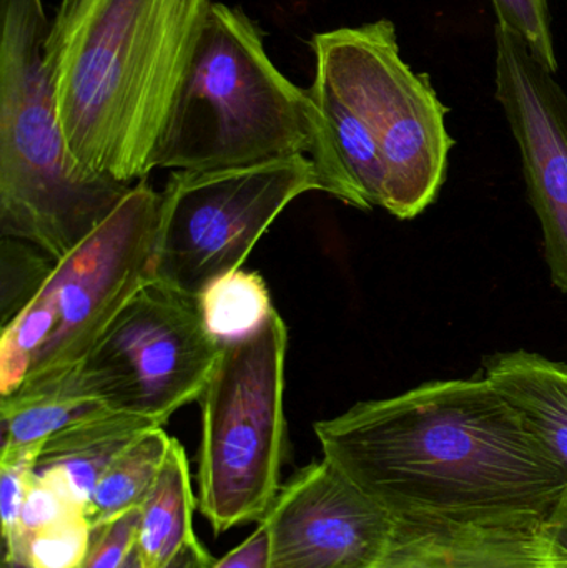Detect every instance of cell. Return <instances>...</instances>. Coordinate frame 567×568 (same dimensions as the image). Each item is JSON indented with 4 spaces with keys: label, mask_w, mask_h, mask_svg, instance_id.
<instances>
[{
    "label": "cell",
    "mask_w": 567,
    "mask_h": 568,
    "mask_svg": "<svg viewBox=\"0 0 567 568\" xmlns=\"http://www.w3.org/2000/svg\"><path fill=\"white\" fill-rule=\"evenodd\" d=\"M318 136L312 95L272 62L260 23L212 0L155 169L209 172L312 156Z\"/></svg>",
    "instance_id": "3"
},
{
    "label": "cell",
    "mask_w": 567,
    "mask_h": 568,
    "mask_svg": "<svg viewBox=\"0 0 567 568\" xmlns=\"http://www.w3.org/2000/svg\"><path fill=\"white\" fill-rule=\"evenodd\" d=\"M328 460L398 524L545 526L567 469L485 377L429 381L313 426Z\"/></svg>",
    "instance_id": "1"
},
{
    "label": "cell",
    "mask_w": 567,
    "mask_h": 568,
    "mask_svg": "<svg viewBox=\"0 0 567 568\" xmlns=\"http://www.w3.org/2000/svg\"><path fill=\"white\" fill-rule=\"evenodd\" d=\"M49 29L43 0H0V233L57 262L133 185L90 179L73 163L45 65Z\"/></svg>",
    "instance_id": "4"
},
{
    "label": "cell",
    "mask_w": 567,
    "mask_h": 568,
    "mask_svg": "<svg viewBox=\"0 0 567 568\" xmlns=\"http://www.w3.org/2000/svg\"><path fill=\"white\" fill-rule=\"evenodd\" d=\"M77 514H85V506L69 480L59 470H33L20 510L19 534L13 540L27 539Z\"/></svg>",
    "instance_id": "21"
},
{
    "label": "cell",
    "mask_w": 567,
    "mask_h": 568,
    "mask_svg": "<svg viewBox=\"0 0 567 568\" xmlns=\"http://www.w3.org/2000/svg\"><path fill=\"white\" fill-rule=\"evenodd\" d=\"M286 351L288 327L275 310L259 333L223 346L200 397L196 504L215 534L262 523L282 490Z\"/></svg>",
    "instance_id": "6"
},
{
    "label": "cell",
    "mask_w": 567,
    "mask_h": 568,
    "mask_svg": "<svg viewBox=\"0 0 567 568\" xmlns=\"http://www.w3.org/2000/svg\"><path fill=\"white\" fill-rule=\"evenodd\" d=\"M17 540H22L27 557L36 568H79L92 544V527L85 514H77Z\"/></svg>",
    "instance_id": "22"
},
{
    "label": "cell",
    "mask_w": 567,
    "mask_h": 568,
    "mask_svg": "<svg viewBox=\"0 0 567 568\" xmlns=\"http://www.w3.org/2000/svg\"><path fill=\"white\" fill-rule=\"evenodd\" d=\"M122 568H142V562H140L139 552H136L135 547H133L132 552L126 557Z\"/></svg>",
    "instance_id": "29"
},
{
    "label": "cell",
    "mask_w": 567,
    "mask_h": 568,
    "mask_svg": "<svg viewBox=\"0 0 567 568\" xmlns=\"http://www.w3.org/2000/svg\"><path fill=\"white\" fill-rule=\"evenodd\" d=\"M103 409L79 366L57 379L22 387L0 397L2 450L42 447L53 434Z\"/></svg>",
    "instance_id": "16"
},
{
    "label": "cell",
    "mask_w": 567,
    "mask_h": 568,
    "mask_svg": "<svg viewBox=\"0 0 567 568\" xmlns=\"http://www.w3.org/2000/svg\"><path fill=\"white\" fill-rule=\"evenodd\" d=\"M320 113V136L310 159L323 192L358 210L386 206L385 162L365 123L322 80L308 89Z\"/></svg>",
    "instance_id": "13"
},
{
    "label": "cell",
    "mask_w": 567,
    "mask_h": 568,
    "mask_svg": "<svg viewBox=\"0 0 567 568\" xmlns=\"http://www.w3.org/2000/svg\"><path fill=\"white\" fill-rule=\"evenodd\" d=\"M196 301L206 331L222 346L259 333L275 311L265 280L243 268L210 283Z\"/></svg>",
    "instance_id": "19"
},
{
    "label": "cell",
    "mask_w": 567,
    "mask_h": 568,
    "mask_svg": "<svg viewBox=\"0 0 567 568\" xmlns=\"http://www.w3.org/2000/svg\"><path fill=\"white\" fill-rule=\"evenodd\" d=\"M315 77L365 123L385 162L386 212L422 215L438 199L453 142L428 75L402 59L395 23L379 19L312 37Z\"/></svg>",
    "instance_id": "7"
},
{
    "label": "cell",
    "mask_w": 567,
    "mask_h": 568,
    "mask_svg": "<svg viewBox=\"0 0 567 568\" xmlns=\"http://www.w3.org/2000/svg\"><path fill=\"white\" fill-rule=\"evenodd\" d=\"M155 427L160 426L152 420L107 407L49 437L37 457L36 470H59L87 507L113 460Z\"/></svg>",
    "instance_id": "15"
},
{
    "label": "cell",
    "mask_w": 567,
    "mask_h": 568,
    "mask_svg": "<svg viewBox=\"0 0 567 568\" xmlns=\"http://www.w3.org/2000/svg\"><path fill=\"white\" fill-rule=\"evenodd\" d=\"M53 260L30 243L2 236L0 246V311L6 326L40 290Z\"/></svg>",
    "instance_id": "20"
},
{
    "label": "cell",
    "mask_w": 567,
    "mask_h": 568,
    "mask_svg": "<svg viewBox=\"0 0 567 568\" xmlns=\"http://www.w3.org/2000/svg\"><path fill=\"white\" fill-rule=\"evenodd\" d=\"M172 439L163 427H155L113 460L87 503L85 517L92 530L145 504Z\"/></svg>",
    "instance_id": "18"
},
{
    "label": "cell",
    "mask_w": 567,
    "mask_h": 568,
    "mask_svg": "<svg viewBox=\"0 0 567 568\" xmlns=\"http://www.w3.org/2000/svg\"><path fill=\"white\" fill-rule=\"evenodd\" d=\"M551 568H567V490L545 524Z\"/></svg>",
    "instance_id": "26"
},
{
    "label": "cell",
    "mask_w": 567,
    "mask_h": 568,
    "mask_svg": "<svg viewBox=\"0 0 567 568\" xmlns=\"http://www.w3.org/2000/svg\"><path fill=\"white\" fill-rule=\"evenodd\" d=\"M213 564L215 559L196 537L185 544L162 568H212Z\"/></svg>",
    "instance_id": "27"
},
{
    "label": "cell",
    "mask_w": 567,
    "mask_h": 568,
    "mask_svg": "<svg viewBox=\"0 0 567 568\" xmlns=\"http://www.w3.org/2000/svg\"><path fill=\"white\" fill-rule=\"evenodd\" d=\"M160 193L135 183L112 213L53 263L32 300L2 326L0 397L57 379L82 363L150 282Z\"/></svg>",
    "instance_id": "5"
},
{
    "label": "cell",
    "mask_w": 567,
    "mask_h": 568,
    "mask_svg": "<svg viewBox=\"0 0 567 568\" xmlns=\"http://www.w3.org/2000/svg\"><path fill=\"white\" fill-rule=\"evenodd\" d=\"M222 344L203 324L195 296L146 282L79 364L109 409L163 427L205 393Z\"/></svg>",
    "instance_id": "9"
},
{
    "label": "cell",
    "mask_w": 567,
    "mask_h": 568,
    "mask_svg": "<svg viewBox=\"0 0 567 568\" xmlns=\"http://www.w3.org/2000/svg\"><path fill=\"white\" fill-rule=\"evenodd\" d=\"M270 536L263 524L239 547L215 560L212 568H269Z\"/></svg>",
    "instance_id": "25"
},
{
    "label": "cell",
    "mask_w": 567,
    "mask_h": 568,
    "mask_svg": "<svg viewBox=\"0 0 567 568\" xmlns=\"http://www.w3.org/2000/svg\"><path fill=\"white\" fill-rule=\"evenodd\" d=\"M482 376L567 469V364L531 351H506L483 359Z\"/></svg>",
    "instance_id": "14"
},
{
    "label": "cell",
    "mask_w": 567,
    "mask_h": 568,
    "mask_svg": "<svg viewBox=\"0 0 567 568\" xmlns=\"http://www.w3.org/2000/svg\"><path fill=\"white\" fill-rule=\"evenodd\" d=\"M378 568H551L545 526L488 529L398 524Z\"/></svg>",
    "instance_id": "12"
},
{
    "label": "cell",
    "mask_w": 567,
    "mask_h": 568,
    "mask_svg": "<svg viewBox=\"0 0 567 568\" xmlns=\"http://www.w3.org/2000/svg\"><path fill=\"white\" fill-rule=\"evenodd\" d=\"M269 568H378L398 523L326 459L300 469L263 517Z\"/></svg>",
    "instance_id": "10"
},
{
    "label": "cell",
    "mask_w": 567,
    "mask_h": 568,
    "mask_svg": "<svg viewBox=\"0 0 567 568\" xmlns=\"http://www.w3.org/2000/svg\"><path fill=\"white\" fill-rule=\"evenodd\" d=\"M142 507L92 530L89 554L79 568H122L135 547Z\"/></svg>",
    "instance_id": "24"
},
{
    "label": "cell",
    "mask_w": 567,
    "mask_h": 568,
    "mask_svg": "<svg viewBox=\"0 0 567 568\" xmlns=\"http://www.w3.org/2000/svg\"><path fill=\"white\" fill-rule=\"evenodd\" d=\"M6 556H3V568H36L30 564L29 557H27L26 546L22 540H16V542L3 546Z\"/></svg>",
    "instance_id": "28"
},
{
    "label": "cell",
    "mask_w": 567,
    "mask_h": 568,
    "mask_svg": "<svg viewBox=\"0 0 567 568\" xmlns=\"http://www.w3.org/2000/svg\"><path fill=\"white\" fill-rule=\"evenodd\" d=\"M212 0H60L45 40L77 169L135 185L156 153Z\"/></svg>",
    "instance_id": "2"
},
{
    "label": "cell",
    "mask_w": 567,
    "mask_h": 568,
    "mask_svg": "<svg viewBox=\"0 0 567 568\" xmlns=\"http://www.w3.org/2000/svg\"><path fill=\"white\" fill-rule=\"evenodd\" d=\"M323 192L310 156L239 169L173 172L160 193L150 280L199 296L242 268L286 206Z\"/></svg>",
    "instance_id": "8"
},
{
    "label": "cell",
    "mask_w": 567,
    "mask_h": 568,
    "mask_svg": "<svg viewBox=\"0 0 567 568\" xmlns=\"http://www.w3.org/2000/svg\"><path fill=\"white\" fill-rule=\"evenodd\" d=\"M496 99L518 142L553 283L567 293V95L528 43L502 26H496Z\"/></svg>",
    "instance_id": "11"
},
{
    "label": "cell",
    "mask_w": 567,
    "mask_h": 568,
    "mask_svg": "<svg viewBox=\"0 0 567 568\" xmlns=\"http://www.w3.org/2000/svg\"><path fill=\"white\" fill-rule=\"evenodd\" d=\"M498 26L522 37L539 62L558 70L548 0H492Z\"/></svg>",
    "instance_id": "23"
},
{
    "label": "cell",
    "mask_w": 567,
    "mask_h": 568,
    "mask_svg": "<svg viewBox=\"0 0 567 568\" xmlns=\"http://www.w3.org/2000/svg\"><path fill=\"white\" fill-rule=\"evenodd\" d=\"M195 506L189 459L182 444L173 437L162 469L142 506L135 540L142 568H162L185 544L196 539Z\"/></svg>",
    "instance_id": "17"
}]
</instances>
